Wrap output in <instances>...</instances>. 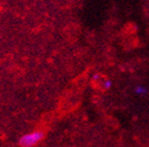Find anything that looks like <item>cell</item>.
<instances>
[{"mask_svg":"<svg viewBox=\"0 0 149 147\" xmlns=\"http://www.w3.org/2000/svg\"><path fill=\"white\" fill-rule=\"evenodd\" d=\"M46 137V133L41 130H35L33 133H29L23 135L19 139L20 147H34L39 142H41Z\"/></svg>","mask_w":149,"mask_h":147,"instance_id":"6da1fadb","label":"cell"},{"mask_svg":"<svg viewBox=\"0 0 149 147\" xmlns=\"http://www.w3.org/2000/svg\"><path fill=\"white\" fill-rule=\"evenodd\" d=\"M134 93L139 96H145L148 93V91L146 89V87H144V86H136L134 88Z\"/></svg>","mask_w":149,"mask_h":147,"instance_id":"7a4b0ae2","label":"cell"},{"mask_svg":"<svg viewBox=\"0 0 149 147\" xmlns=\"http://www.w3.org/2000/svg\"><path fill=\"white\" fill-rule=\"evenodd\" d=\"M112 85V81L110 79H107L106 81H105V83H104V87L105 88H110Z\"/></svg>","mask_w":149,"mask_h":147,"instance_id":"3957f363","label":"cell"}]
</instances>
